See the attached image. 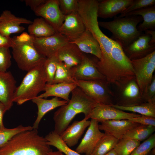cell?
<instances>
[{"instance_id": "6da1fadb", "label": "cell", "mask_w": 155, "mask_h": 155, "mask_svg": "<svg viewBox=\"0 0 155 155\" xmlns=\"http://www.w3.org/2000/svg\"><path fill=\"white\" fill-rule=\"evenodd\" d=\"M78 13L88 30L98 42L101 49L102 57L96 60V66L102 74L107 73L110 69L112 57L122 47L117 42L105 35L98 25L97 10L98 1L78 0Z\"/></svg>"}, {"instance_id": "7a4b0ae2", "label": "cell", "mask_w": 155, "mask_h": 155, "mask_svg": "<svg viewBox=\"0 0 155 155\" xmlns=\"http://www.w3.org/2000/svg\"><path fill=\"white\" fill-rule=\"evenodd\" d=\"M143 20L140 16H126L120 18L116 16L108 22L99 21V26L112 33L110 38L125 48L136 40L143 33L137 28L138 24Z\"/></svg>"}, {"instance_id": "3957f363", "label": "cell", "mask_w": 155, "mask_h": 155, "mask_svg": "<svg viewBox=\"0 0 155 155\" xmlns=\"http://www.w3.org/2000/svg\"><path fill=\"white\" fill-rule=\"evenodd\" d=\"M45 60L28 71L20 85L17 88L13 102L21 105L32 100L37 97L40 92L44 91L47 82L44 66Z\"/></svg>"}, {"instance_id": "277c9868", "label": "cell", "mask_w": 155, "mask_h": 155, "mask_svg": "<svg viewBox=\"0 0 155 155\" xmlns=\"http://www.w3.org/2000/svg\"><path fill=\"white\" fill-rule=\"evenodd\" d=\"M13 57L19 69L28 71L46 58L36 49L33 43L14 44L11 47Z\"/></svg>"}, {"instance_id": "5b68a950", "label": "cell", "mask_w": 155, "mask_h": 155, "mask_svg": "<svg viewBox=\"0 0 155 155\" xmlns=\"http://www.w3.org/2000/svg\"><path fill=\"white\" fill-rule=\"evenodd\" d=\"M135 81L142 93L151 83L155 69V51L143 58L131 60Z\"/></svg>"}, {"instance_id": "8992f818", "label": "cell", "mask_w": 155, "mask_h": 155, "mask_svg": "<svg viewBox=\"0 0 155 155\" xmlns=\"http://www.w3.org/2000/svg\"><path fill=\"white\" fill-rule=\"evenodd\" d=\"M78 86L87 96L96 102L111 105L113 93L106 80H75Z\"/></svg>"}, {"instance_id": "52a82bcc", "label": "cell", "mask_w": 155, "mask_h": 155, "mask_svg": "<svg viewBox=\"0 0 155 155\" xmlns=\"http://www.w3.org/2000/svg\"><path fill=\"white\" fill-rule=\"evenodd\" d=\"M34 11L36 15L44 19L58 32L65 17L60 9L59 0H46Z\"/></svg>"}, {"instance_id": "ba28073f", "label": "cell", "mask_w": 155, "mask_h": 155, "mask_svg": "<svg viewBox=\"0 0 155 155\" xmlns=\"http://www.w3.org/2000/svg\"><path fill=\"white\" fill-rule=\"evenodd\" d=\"M70 41L59 32L44 37H34L33 44L37 51L46 58L55 55L61 47Z\"/></svg>"}, {"instance_id": "9c48e42d", "label": "cell", "mask_w": 155, "mask_h": 155, "mask_svg": "<svg viewBox=\"0 0 155 155\" xmlns=\"http://www.w3.org/2000/svg\"><path fill=\"white\" fill-rule=\"evenodd\" d=\"M140 115L125 112L111 105L96 102L92 110L89 119H95L99 123L107 120L128 119Z\"/></svg>"}, {"instance_id": "30bf717a", "label": "cell", "mask_w": 155, "mask_h": 155, "mask_svg": "<svg viewBox=\"0 0 155 155\" xmlns=\"http://www.w3.org/2000/svg\"><path fill=\"white\" fill-rule=\"evenodd\" d=\"M72 77L75 80H106V78L99 71L95 60L84 55L80 64L70 69Z\"/></svg>"}, {"instance_id": "8fae6325", "label": "cell", "mask_w": 155, "mask_h": 155, "mask_svg": "<svg viewBox=\"0 0 155 155\" xmlns=\"http://www.w3.org/2000/svg\"><path fill=\"white\" fill-rule=\"evenodd\" d=\"M99 122L91 119L88 129L80 143L75 149L78 153L90 155L97 143L103 135L98 127Z\"/></svg>"}, {"instance_id": "7c38bea8", "label": "cell", "mask_w": 155, "mask_h": 155, "mask_svg": "<svg viewBox=\"0 0 155 155\" xmlns=\"http://www.w3.org/2000/svg\"><path fill=\"white\" fill-rule=\"evenodd\" d=\"M119 88L118 102L117 104L129 106L143 102L142 92L135 78L128 81Z\"/></svg>"}, {"instance_id": "4fadbf2b", "label": "cell", "mask_w": 155, "mask_h": 155, "mask_svg": "<svg viewBox=\"0 0 155 155\" xmlns=\"http://www.w3.org/2000/svg\"><path fill=\"white\" fill-rule=\"evenodd\" d=\"M86 28L78 12L65 16L64 20L58 32L65 36L70 41L79 37Z\"/></svg>"}, {"instance_id": "5bb4252c", "label": "cell", "mask_w": 155, "mask_h": 155, "mask_svg": "<svg viewBox=\"0 0 155 155\" xmlns=\"http://www.w3.org/2000/svg\"><path fill=\"white\" fill-rule=\"evenodd\" d=\"M0 17V33L7 36L22 32L25 28L21 24L29 25L32 22L27 19L16 16L8 10L4 11Z\"/></svg>"}, {"instance_id": "9a60e30c", "label": "cell", "mask_w": 155, "mask_h": 155, "mask_svg": "<svg viewBox=\"0 0 155 155\" xmlns=\"http://www.w3.org/2000/svg\"><path fill=\"white\" fill-rule=\"evenodd\" d=\"M150 35L142 34L136 40L123 49L125 55L130 60L144 57L155 51V44L150 45Z\"/></svg>"}, {"instance_id": "2e32d148", "label": "cell", "mask_w": 155, "mask_h": 155, "mask_svg": "<svg viewBox=\"0 0 155 155\" xmlns=\"http://www.w3.org/2000/svg\"><path fill=\"white\" fill-rule=\"evenodd\" d=\"M16 82L10 71L0 72V102L9 110L13 104L17 87Z\"/></svg>"}, {"instance_id": "e0dca14e", "label": "cell", "mask_w": 155, "mask_h": 155, "mask_svg": "<svg viewBox=\"0 0 155 155\" xmlns=\"http://www.w3.org/2000/svg\"><path fill=\"white\" fill-rule=\"evenodd\" d=\"M71 93V97L67 104L79 113H84L85 118L88 119L96 102L86 95L78 86Z\"/></svg>"}, {"instance_id": "ac0fdd59", "label": "cell", "mask_w": 155, "mask_h": 155, "mask_svg": "<svg viewBox=\"0 0 155 155\" xmlns=\"http://www.w3.org/2000/svg\"><path fill=\"white\" fill-rule=\"evenodd\" d=\"M98 127L100 130L103 131L119 140L129 130L140 125L129 119L111 120L100 122Z\"/></svg>"}, {"instance_id": "d6986e66", "label": "cell", "mask_w": 155, "mask_h": 155, "mask_svg": "<svg viewBox=\"0 0 155 155\" xmlns=\"http://www.w3.org/2000/svg\"><path fill=\"white\" fill-rule=\"evenodd\" d=\"M133 0H103L98 1V17L112 18L122 13Z\"/></svg>"}, {"instance_id": "ffe728a7", "label": "cell", "mask_w": 155, "mask_h": 155, "mask_svg": "<svg viewBox=\"0 0 155 155\" xmlns=\"http://www.w3.org/2000/svg\"><path fill=\"white\" fill-rule=\"evenodd\" d=\"M55 55L69 69L80 64L84 54L75 44L69 42L61 47Z\"/></svg>"}, {"instance_id": "44dd1931", "label": "cell", "mask_w": 155, "mask_h": 155, "mask_svg": "<svg viewBox=\"0 0 155 155\" xmlns=\"http://www.w3.org/2000/svg\"><path fill=\"white\" fill-rule=\"evenodd\" d=\"M90 121L85 118L80 121H75L60 135L63 140L70 147L77 144Z\"/></svg>"}, {"instance_id": "7402d4cb", "label": "cell", "mask_w": 155, "mask_h": 155, "mask_svg": "<svg viewBox=\"0 0 155 155\" xmlns=\"http://www.w3.org/2000/svg\"><path fill=\"white\" fill-rule=\"evenodd\" d=\"M75 44L83 53L92 54L100 60L102 57L99 44L92 33L88 30L78 38L70 41Z\"/></svg>"}, {"instance_id": "603a6c76", "label": "cell", "mask_w": 155, "mask_h": 155, "mask_svg": "<svg viewBox=\"0 0 155 155\" xmlns=\"http://www.w3.org/2000/svg\"><path fill=\"white\" fill-rule=\"evenodd\" d=\"M32 100L36 105L38 108L37 117L32 126L33 129H36L38 128L42 119L47 113L68 103L66 101L61 100L58 98L56 97L50 99H46L37 96Z\"/></svg>"}, {"instance_id": "cb8c5ba5", "label": "cell", "mask_w": 155, "mask_h": 155, "mask_svg": "<svg viewBox=\"0 0 155 155\" xmlns=\"http://www.w3.org/2000/svg\"><path fill=\"white\" fill-rule=\"evenodd\" d=\"M79 113L67 104L60 106L54 113L53 119L55 126L53 131L60 135L68 127L75 116Z\"/></svg>"}, {"instance_id": "d4e9b609", "label": "cell", "mask_w": 155, "mask_h": 155, "mask_svg": "<svg viewBox=\"0 0 155 155\" xmlns=\"http://www.w3.org/2000/svg\"><path fill=\"white\" fill-rule=\"evenodd\" d=\"M77 86L76 83L46 84L44 89L45 92L37 97L46 98L54 96L62 98L68 102L70 100V93Z\"/></svg>"}, {"instance_id": "484cf974", "label": "cell", "mask_w": 155, "mask_h": 155, "mask_svg": "<svg viewBox=\"0 0 155 155\" xmlns=\"http://www.w3.org/2000/svg\"><path fill=\"white\" fill-rule=\"evenodd\" d=\"M140 16L143 21L137 26L138 30L142 32L147 30H154L155 29V5L143 8L127 13L122 16Z\"/></svg>"}, {"instance_id": "4316f807", "label": "cell", "mask_w": 155, "mask_h": 155, "mask_svg": "<svg viewBox=\"0 0 155 155\" xmlns=\"http://www.w3.org/2000/svg\"><path fill=\"white\" fill-rule=\"evenodd\" d=\"M28 31L30 35L36 38L47 37L56 32L54 28L41 17L34 19L29 25Z\"/></svg>"}, {"instance_id": "83f0119b", "label": "cell", "mask_w": 155, "mask_h": 155, "mask_svg": "<svg viewBox=\"0 0 155 155\" xmlns=\"http://www.w3.org/2000/svg\"><path fill=\"white\" fill-rule=\"evenodd\" d=\"M123 111L136 113L142 115L155 117V103L143 102L139 104L129 106H123L117 104L111 105Z\"/></svg>"}, {"instance_id": "f1b7e54d", "label": "cell", "mask_w": 155, "mask_h": 155, "mask_svg": "<svg viewBox=\"0 0 155 155\" xmlns=\"http://www.w3.org/2000/svg\"><path fill=\"white\" fill-rule=\"evenodd\" d=\"M155 131V126L140 125L129 130L123 138L141 142L148 138L154 133Z\"/></svg>"}, {"instance_id": "f546056e", "label": "cell", "mask_w": 155, "mask_h": 155, "mask_svg": "<svg viewBox=\"0 0 155 155\" xmlns=\"http://www.w3.org/2000/svg\"><path fill=\"white\" fill-rule=\"evenodd\" d=\"M119 140L106 133L99 141L90 155H104L114 149Z\"/></svg>"}, {"instance_id": "4dcf8cb0", "label": "cell", "mask_w": 155, "mask_h": 155, "mask_svg": "<svg viewBox=\"0 0 155 155\" xmlns=\"http://www.w3.org/2000/svg\"><path fill=\"white\" fill-rule=\"evenodd\" d=\"M44 137L50 146L55 147L65 155H82L71 149L60 135L53 131L49 132Z\"/></svg>"}, {"instance_id": "1f68e13d", "label": "cell", "mask_w": 155, "mask_h": 155, "mask_svg": "<svg viewBox=\"0 0 155 155\" xmlns=\"http://www.w3.org/2000/svg\"><path fill=\"white\" fill-rule=\"evenodd\" d=\"M140 144V142L129 139L119 140L114 150L117 155H130Z\"/></svg>"}, {"instance_id": "d6a6232c", "label": "cell", "mask_w": 155, "mask_h": 155, "mask_svg": "<svg viewBox=\"0 0 155 155\" xmlns=\"http://www.w3.org/2000/svg\"><path fill=\"white\" fill-rule=\"evenodd\" d=\"M73 83L76 82L71 76L70 69L67 68L63 62L58 60L52 84Z\"/></svg>"}, {"instance_id": "836d02e7", "label": "cell", "mask_w": 155, "mask_h": 155, "mask_svg": "<svg viewBox=\"0 0 155 155\" xmlns=\"http://www.w3.org/2000/svg\"><path fill=\"white\" fill-rule=\"evenodd\" d=\"M33 129L32 126H24L21 125L14 128H7L5 127L0 130V148L5 145L17 134Z\"/></svg>"}, {"instance_id": "e575fe53", "label": "cell", "mask_w": 155, "mask_h": 155, "mask_svg": "<svg viewBox=\"0 0 155 155\" xmlns=\"http://www.w3.org/2000/svg\"><path fill=\"white\" fill-rule=\"evenodd\" d=\"M58 60L55 55L46 58L44 63L46 75L47 84H52L56 70L57 63Z\"/></svg>"}, {"instance_id": "d590c367", "label": "cell", "mask_w": 155, "mask_h": 155, "mask_svg": "<svg viewBox=\"0 0 155 155\" xmlns=\"http://www.w3.org/2000/svg\"><path fill=\"white\" fill-rule=\"evenodd\" d=\"M155 147V134L153 133L148 138L140 144L130 155H146Z\"/></svg>"}, {"instance_id": "8d00e7d4", "label": "cell", "mask_w": 155, "mask_h": 155, "mask_svg": "<svg viewBox=\"0 0 155 155\" xmlns=\"http://www.w3.org/2000/svg\"><path fill=\"white\" fill-rule=\"evenodd\" d=\"M59 3L61 11L65 16L78 12V0H59Z\"/></svg>"}, {"instance_id": "74e56055", "label": "cell", "mask_w": 155, "mask_h": 155, "mask_svg": "<svg viewBox=\"0 0 155 155\" xmlns=\"http://www.w3.org/2000/svg\"><path fill=\"white\" fill-rule=\"evenodd\" d=\"M155 0H133L132 3L119 17L121 18L128 13L143 8L155 5Z\"/></svg>"}, {"instance_id": "f35d334b", "label": "cell", "mask_w": 155, "mask_h": 155, "mask_svg": "<svg viewBox=\"0 0 155 155\" xmlns=\"http://www.w3.org/2000/svg\"><path fill=\"white\" fill-rule=\"evenodd\" d=\"M11 56L9 48H0V72H5L11 65Z\"/></svg>"}, {"instance_id": "ab89813d", "label": "cell", "mask_w": 155, "mask_h": 155, "mask_svg": "<svg viewBox=\"0 0 155 155\" xmlns=\"http://www.w3.org/2000/svg\"><path fill=\"white\" fill-rule=\"evenodd\" d=\"M143 102L155 103V77L153 75L151 83L142 93Z\"/></svg>"}, {"instance_id": "60d3db41", "label": "cell", "mask_w": 155, "mask_h": 155, "mask_svg": "<svg viewBox=\"0 0 155 155\" xmlns=\"http://www.w3.org/2000/svg\"><path fill=\"white\" fill-rule=\"evenodd\" d=\"M128 119L140 125L155 126V117L140 115Z\"/></svg>"}, {"instance_id": "b9f144b4", "label": "cell", "mask_w": 155, "mask_h": 155, "mask_svg": "<svg viewBox=\"0 0 155 155\" xmlns=\"http://www.w3.org/2000/svg\"><path fill=\"white\" fill-rule=\"evenodd\" d=\"M34 37L29 33L24 32L20 35L14 36L12 38L14 44H20L33 43Z\"/></svg>"}, {"instance_id": "7bdbcfd3", "label": "cell", "mask_w": 155, "mask_h": 155, "mask_svg": "<svg viewBox=\"0 0 155 155\" xmlns=\"http://www.w3.org/2000/svg\"><path fill=\"white\" fill-rule=\"evenodd\" d=\"M14 45L12 38L0 33V48L12 47Z\"/></svg>"}, {"instance_id": "ee69618b", "label": "cell", "mask_w": 155, "mask_h": 155, "mask_svg": "<svg viewBox=\"0 0 155 155\" xmlns=\"http://www.w3.org/2000/svg\"><path fill=\"white\" fill-rule=\"evenodd\" d=\"M27 6H29L33 11L38 7L44 3L46 0H24V1Z\"/></svg>"}, {"instance_id": "f6af8a7d", "label": "cell", "mask_w": 155, "mask_h": 155, "mask_svg": "<svg viewBox=\"0 0 155 155\" xmlns=\"http://www.w3.org/2000/svg\"><path fill=\"white\" fill-rule=\"evenodd\" d=\"M7 111L5 106L0 102V130L5 128L3 123V118L5 113Z\"/></svg>"}, {"instance_id": "bcb514c9", "label": "cell", "mask_w": 155, "mask_h": 155, "mask_svg": "<svg viewBox=\"0 0 155 155\" xmlns=\"http://www.w3.org/2000/svg\"><path fill=\"white\" fill-rule=\"evenodd\" d=\"M145 33L150 35L151 39L149 42L150 45L155 44V31L151 30H147L144 31Z\"/></svg>"}, {"instance_id": "7dc6e473", "label": "cell", "mask_w": 155, "mask_h": 155, "mask_svg": "<svg viewBox=\"0 0 155 155\" xmlns=\"http://www.w3.org/2000/svg\"><path fill=\"white\" fill-rule=\"evenodd\" d=\"M47 155H65L62 152L57 150V151H53L50 152Z\"/></svg>"}, {"instance_id": "c3c4849f", "label": "cell", "mask_w": 155, "mask_h": 155, "mask_svg": "<svg viewBox=\"0 0 155 155\" xmlns=\"http://www.w3.org/2000/svg\"><path fill=\"white\" fill-rule=\"evenodd\" d=\"M146 155H155V147L151 150Z\"/></svg>"}, {"instance_id": "681fc988", "label": "cell", "mask_w": 155, "mask_h": 155, "mask_svg": "<svg viewBox=\"0 0 155 155\" xmlns=\"http://www.w3.org/2000/svg\"><path fill=\"white\" fill-rule=\"evenodd\" d=\"M104 155H117L114 149H113Z\"/></svg>"}, {"instance_id": "f907efd6", "label": "cell", "mask_w": 155, "mask_h": 155, "mask_svg": "<svg viewBox=\"0 0 155 155\" xmlns=\"http://www.w3.org/2000/svg\"><path fill=\"white\" fill-rule=\"evenodd\" d=\"M1 17H0V20H1Z\"/></svg>"}]
</instances>
